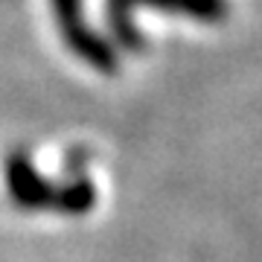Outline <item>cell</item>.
Segmentation results:
<instances>
[{
  "label": "cell",
  "mask_w": 262,
  "mask_h": 262,
  "mask_svg": "<svg viewBox=\"0 0 262 262\" xmlns=\"http://www.w3.org/2000/svg\"><path fill=\"white\" fill-rule=\"evenodd\" d=\"M134 9H155L201 20V24H219L230 15V3L227 0H105L108 29H111L117 47H122L125 53L146 50V38L140 35V29L134 27V18H131Z\"/></svg>",
  "instance_id": "1"
},
{
  "label": "cell",
  "mask_w": 262,
  "mask_h": 262,
  "mask_svg": "<svg viewBox=\"0 0 262 262\" xmlns=\"http://www.w3.org/2000/svg\"><path fill=\"white\" fill-rule=\"evenodd\" d=\"M50 3H53V18H56L58 35L64 41V47L76 58H82L84 64L99 70V73L105 76L117 73L120 70V56H117V50H114L108 38L88 27L82 0H50Z\"/></svg>",
  "instance_id": "2"
},
{
  "label": "cell",
  "mask_w": 262,
  "mask_h": 262,
  "mask_svg": "<svg viewBox=\"0 0 262 262\" xmlns=\"http://www.w3.org/2000/svg\"><path fill=\"white\" fill-rule=\"evenodd\" d=\"M3 175H6V189L15 207L20 210H53L56 204V187L50 178H44L38 166L32 163L29 151L12 149L3 163Z\"/></svg>",
  "instance_id": "3"
},
{
  "label": "cell",
  "mask_w": 262,
  "mask_h": 262,
  "mask_svg": "<svg viewBox=\"0 0 262 262\" xmlns=\"http://www.w3.org/2000/svg\"><path fill=\"white\" fill-rule=\"evenodd\" d=\"M96 207V184L88 175L67 178L61 187H56V204L53 210L64 215H84Z\"/></svg>",
  "instance_id": "4"
},
{
  "label": "cell",
  "mask_w": 262,
  "mask_h": 262,
  "mask_svg": "<svg viewBox=\"0 0 262 262\" xmlns=\"http://www.w3.org/2000/svg\"><path fill=\"white\" fill-rule=\"evenodd\" d=\"M88 160H91V151L84 149V146H73V149L64 155V175L67 178H79V175H84Z\"/></svg>",
  "instance_id": "5"
}]
</instances>
